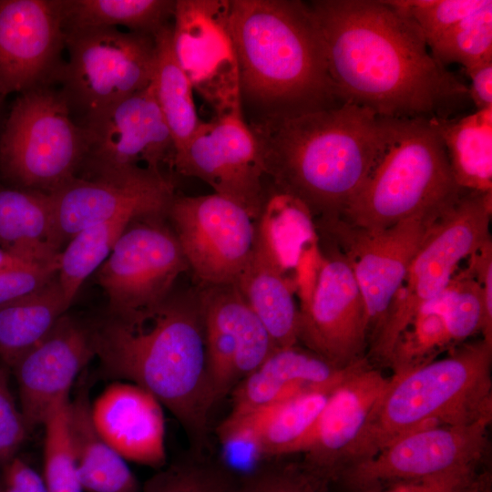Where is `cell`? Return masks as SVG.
<instances>
[{
    "label": "cell",
    "instance_id": "60d3db41",
    "mask_svg": "<svg viewBox=\"0 0 492 492\" xmlns=\"http://www.w3.org/2000/svg\"><path fill=\"white\" fill-rule=\"evenodd\" d=\"M237 492H322L298 465L269 464L240 477Z\"/></svg>",
    "mask_w": 492,
    "mask_h": 492
},
{
    "label": "cell",
    "instance_id": "f1b7e54d",
    "mask_svg": "<svg viewBox=\"0 0 492 492\" xmlns=\"http://www.w3.org/2000/svg\"><path fill=\"white\" fill-rule=\"evenodd\" d=\"M67 407V427L82 489L87 492H140L126 460L99 435L91 416L86 384Z\"/></svg>",
    "mask_w": 492,
    "mask_h": 492
},
{
    "label": "cell",
    "instance_id": "f546056e",
    "mask_svg": "<svg viewBox=\"0 0 492 492\" xmlns=\"http://www.w3.org/2000/svg\"><path fill=\"white\" fill-rule=\"evenodd\" d=\"M235 285L265 327L275 349L298 344L295 292L255 247Z\"/></svg>",
    "mask_w": 492,
    "mask_h": 492
},
{
    "label": "cell",
    "instance_id": "4316f807",
    "mask_svg": "<svg viewBox=\"0 0 492 492\" xmlns=\"http://www.w3.org/2000/svg\"><path fill=\"white\" fill-rule=\"evenodd\" d=\"M256 222L257 249L290 283L300 299L308 292L304 274L305 245L314 244V223L308 209L295 198L268 190L262 210Z\"/></svg>",
    "mask_w": 492,
    "mask_h": 492
},
{
    "label": "cell",
    "instance_id": "74e56055",
    "mask_svg": "<svg viewBox=\"0 0 492 492\" xmlns=\"http://www.w3.org/2000/svg\"><path fill=\"white\" fill-rule=\"evenodd\" d=\"M68 402L67 396L55 404L43 424V480L47 492L83 491L67 427Z\"/></svg>",
    "mask_w": 492,
    "mask_h": 492
},
{
    "label": "cell",
    "instance_id": "f6af8a7d",
    "mask_svg": "<svg viewBox=\"0 0 492 492\" xmlns=\"http://www.w3.org/2000/svg\"><path fill=\"white\" fill-rule=\"evenodd\" d=\"M6 488L2 492H47L43 477L20 458H12L5 468Z\"/></svg>",
    "mask_w": 492,
    "mask_h": 492
},
{
    "label": "cell",
    "instance_id": "ac0fdd59",
    "mask_svg": "<svg viewBox=\"0 0 492 492\" xmlns=\"http://www.w3.org/2000/svg\"><path fill=\"white\" fill-rule=\"evenodd\" d=\"M229 5L230 0H176L172 17L175 56L215 114L241 108Z\"/></svg>",
    "mask_w": 492,
    "mask_h": 492
},
{
    "label": "cell",
    "instance_id": "8d00e7d4",
    "mask_svg": "<svg viewBox=\"0 0 492 492\" xmlns=\"http://www.w3.org/2000/svg\"><path fill=\"white\" fill-rule=\"evenodd\" d=\"M428 48L445 67L458 63L467 69L492 60V2L456 23Z\"/></svg>",
    "mask_w": 492,
    "mask_h": 492
},
{
    "label": "cell",
    "instance_id": "d6986e66",
    "mask_svg": "<svg viewBox=\"0 0 492 492\" xmlns=\"http://www.w3.org/2000/svg\"><path fill=\"white\" fill-rule=\"evenodd\" d=\"M208 374L218 400L275 350L235 284L199 287Z\"/></svg>",
    "mask_w": 492,
    "mask_h": 492
},
{
    "label": "cell",
    "instance_id": "e0dca14e",
    "mask_svg": "<svg viewBox=\"0 0 492 492\" xmlns=\"http://www.w3.org/2000/svg\"><path fill=\"white\" fill-rule=\"evenodd\" d=\"M390 377L365 356L350 367L333 390L299 453L302 461L298 466L321 491L353 464Z\"/></svg>",
    "mask_w": 492,
    "mask_h": 492
},
{
    "label": "cell",
    "instance_id": "f35d334b",
    "mask_svg": "<svg viewBox=\"0 0 492 492\" xmlns=\"http://www.w3.org/2000/svg\"><path fill=\"white\" fill-rule=\"evenodd\" d=\"M417 26L427 46L462 19L487 6L491 0L389 1Z\"/></svg>",
    "mask_w": 492,
    "mask_h": 492
},
{
    "label": "cell",
    "instance_id": "ee69618b",
    "mask_svg": "<svg viewBox=\"0 0 492 492\" xmlns=\"http://www.w3.org/2000/svg\"><path fill=\"white\" fill-rule=\"evenodd\" d=\"M467 269L479 282L484 296V316L480 333L492 344V241L488 240L481 249L468 258Z\"/></svg>",
    "mask_w": 492,
    "mask_h": 492
},
{
    "label": "cell",
    "instance_id": "bcb514c9",
    "mask_svg": "<svg viewBox=\"0 0 492 492\" xmlns=\"http://www.w3.org/2000/svg\"><path fill=\"white\" fill-rule=\"evenodd\" d=\"M465 70L471 81L469 97L477 110L492 108V60Z\"/></svg>",
    "mask_w": 492,
    "mask_h": 492
},
{
    "label": "cell",
    "instance_id": "ffe728a7",
    "mask_svg": "<svg viewBox=\"0 0 492 492\" xmlns=\"http://www.w3.org/2000/svg\"><path fill=\"white\" fill-rule=\"evenodd\" d=\"M65 38L61 0H0V97L55 79Z\"/></svg>",
    "mask_w": 492,
    "mask_h": 492
},
{
    "label": "cell",
    "instance_id": "44dd1931",
    "mask_svg": "<svg viewBox=\"0 0 492 492\" xmlns=\"http://www.w3.org/2000/svg\"><path fill=\"white\" fill-rule=\"evenodd\" d=\"M51 194L61 245L93 224L122 216L166 215L176 196L165 174L75 177Z\"/></svg>",
    "mask_w": 492,
    "mask_h": 492
},
{
    "label": "cell",
    "instance_id": "7402d4cb",
    "mask_svg": "<svg viewBox=\"0 0 492 492\" xmlns=\"http://www.w3.org/2000/svg\"><path fill=\"white\" fill-rule=\"evenodd\" d=\"M483 316L481 285L467 268L456 272L400 333L385 365L400 374L436 359L480 333Z\"/></svg>",
    "mask_w": 492,
    "mask_h": 492
},
{
    "label": "cell",
    "instance_id": "6da1fadb",
    "mask_svg": "<svg viewBox=\"0 0 492 492\" xmlns=\"http://www.w3.org/2000/svg\"><path fill=\"white\" fill-rule=\"evenodd\" d=\"M309 5L344 102L382 118L446 119L471 101L468 87L432 56L417 26L389 1Z\"/></svg>",
    "mask_w": 492,
    "mask_h": 492
},
{
    "label": "cell",
    "instance_id": "e575fe53",
    "mask_svg": "<svg viewBox=\"0 0 492 492\" xmlns=\"http://www.w3.org/2000/svg\"><path fill=\"white\" fill-rule=\"evenodd\" d=\"M136 219L122 216L93 224L67 241L59 253L56 277L68 307L82 283L107 260L119 236Z\"/></svg>",
    "mask_w": 492,
    "mask_h": 492
},
{
    "label": "cell",
    "instance_id": "9c48e42d",
    "mask_svg": "<svg viewBox=\"0 0 492 492\" xmlns=\"http://www.w3.org/2000/svg\"><path fill=\"white\" fill-rule=\"evenodd\" d=\"M67 61L55 79L70 108L84 117L104 109L146 88L152 81L156 46L154 36L91 28L65 31Z\"/></svg>",
    "mask_w": 492,
    "mask_h": 492
},
{
    "label": "cell",
    "instance_id": "f907efd6",
    "mask_svg": "<svg viewBox=\"0 0 492 492\" xmlns=\"http://www.w3.org/2000/svg\"><path fill=\"white\" fill-rule=\"evenodd\" d=\"M0 492H2V491L0 490Z\"/></svg>",
    "mask_w": 492,
    "mask_h": 492
},
{
    "label": "cell",
    "instance_id": "3957f363",
    "mask_svg": "<svg viewBox=\"0 0 492 492\" xmlns=\"http://www.w3.org/2000/svg\"><path fill=\"white\" fill-rule=\"evenodd\" d=\"M241 110L257 124L346 102L329 71L321 27L299 0H230Z\"/></svg>",
    "mask_w": 492,
    "mask_h": 492
},
{
    "label": "cell",
    "instance_id": "52a82bcc",
    "mask_svg": "<svg viewBox=\"0 0 492 492\" xmlns=\"http://www.w3.org/2000/svg\"><path fill=\"white\" fill-rule=\"evenodd\" d=\"M84 129L62 92L31 87L14 101L0 135V170L21 189L52 193L77 176Z\"/></svg>",
    "mask_w": 492,
    "mask_h": 492
},
{
    "label": "cell",
    "instance_id": "4dcf8cb0",
    "mask_svg": "<svg viewBox=\"0 0 492 492\" xmlns=\"http://www.w3.org/2000/svg\"><path fill=\"white\" fill-rule=\"evenodd\" d=\"M56 276L39 289L0 304V358L15 363L53 329L68 309Z\"/></svg>",
    "mask_w": 492,
    "mask_h": 492
},
{
    "label": "cell",
    "instance_id": "1f68e13d",
    "mask_svg": "<svg viewBox=\"0 0 492 492\" xmlns=\"http://www.w3.org/2000/svg\"><path fill=\"white\" fill-rule=\"evenodd\" d=\"M434 121L459 187L470 191H491L492 108L461 118Z\"/></svg>",
    "mask_w": 492,
    "mask_h": 492
},
{
    "label": "cell",
    "instance_id": "7c38bea8",
    "mask_svg": "<svg viewBox=\"0 0 492 492\" xmlns=\"http://www.w3.org/2000/svg\"><path fill=\"white\" fill-rule=\"evenodd\" d=\"M167 216L199 287L235 284L255 245L256 222L216 193L175 196Z\"/></svg>",
    "mask_w": 492,
    "mask_h": 492
},
{
    "label": "cell",
    "instance_id": "2e32d148",
    "mask_svg": "<svg viewBox=\"0 0 492 492\" xmlns=\"http://www.w3.org/2000/svg\"><path fill=\"white\" fill-rule=\"evenodd\" d=\"M298 343L345 368L366 356L363 297L340 250L320 257L314 282L299 306Z\"/></svg>",
    "mask_w": 492,
    "mask_h": 492
},
{
    "label": "cell",
    "instance_id": "4fadbf2b",
    "mask_svg": "<svg viewBox=\"0 0 492 492\" xmlns=\"http://www.w3.org/2000/svg\"><path fill=\"white\" fill-rule=\"evenodd\" d=\"M172 169L210 185L257 220L268 196L259 142L241 108L215 114L175 155Z\"/></svg>",
    "mask_w": 492,
    "mask_h": 492
},
{
    "label": "cell",
    "instance_id": "7dc6e473",
    "mask_svg": "<svg viewBox=\"0 0 492 492\" xmlns=\"http://www.w3.org/2000/svg\"><path fill=\"white\" fill-rule=\"evenodd\" d=\"M27 265L36 264L20 259L0 247V271Z\"/></svg>",
    "mask_w": 492,
    "mask_h": 492
},
{
    "label": "cell",
    "instance_id": "ba28073f",
    "mask_svg": "<svg viewBox=\"0 0 492 492\" xmlns=\"http://www.w3.org/2000/svg\"><path fill=\"white\" fill-rule=\"evenodd\" d=\"M492 194L465 190L432 225L366 354L385 365L400 333L417 311L450 282L458 263L490 240Z\"/></svg>",
    "mask_w": 492,
    "mask_h": 492
},
{
    "label": "cell",
    "instance_id": "ab89813d",
    "mask_svg": "<svg viewBox=\"0 0 492 492\" xmlns=\"http://www.w3.org/2000/svg\"><path fill=\"white\" fill-rule=\"evenodd\" d=\"M483 464L462 465L435 475L388 482L358 492H477L491 477L488 471L482 469Z\"/></svg>",
    "mask_w": 492,
    "mask_h": 492
},
{
    "label": "cell",
    "instance_id": "83f0119b",
    "mask_svg": "<svg viewBox=\"0 0 492 492\" xmlns=\"http://www.w3.org/2000/svg\"><path fill=\"white\" fill-rule=\"evenodd\" d=\"M61 246L51 194L0 185V247L45 264L58 259Z\"/></svg>",
    "mask_w": 492,
    "mask_h": 492
},
{
    "label": "cell",
    "instance_id": "681fc988",
    "mask_svg": "<svg viewBox=\"0 0 492 492\" xmlns=\"http://www.w3.org/2000/svg\"><path fill=\"white\" fill-rule=\"evenodd\" d=\"M4 100L5 98L0 97V135H1V131L3 128L4 122H5V119H3V114H2Z\"/></svg>",
    "mask_w": 492,
    "mask_h": 492
},
{
    "label": "cell",
    "instance_id": "836d02e7",
    "mask_svg": "<svg viewBox=\"0 0 492 492\" xmlns=\"http://www.w3.org/2000/svg\"><path fill=\"white\" fill-rule=\"evenodd\" d=\"M172 0H61L65 31L127 27L154 36L169 24Z\"/></svg>",
    "mask_w": 492,
    "mask_h": 492
},
{
    "label": "cell",
    "instance_id": "7bdbcfd3",
    "mask_svg": "<svg viewBox=\"0 0 492 492\" xmlns=\"http://www.w3.org/2000/svg\"><path fill=\"white\" fill-rule=\"evenodd\" d=\"M26 433L21 411L16 408L5 372L0 368V461L12 459Z\"/></svg>",
    "mask_w": 492,
    "mask_h": 492
},
{
    "label": "cell",
    "instance_id": "30bf717a",
    "mask_svg": "<svg viewBox=\"0 0 492 492\" xmlns=\"http://www.w3.org/2000/svg\"><path fill=\"white\" fill-rule=\"evenodd\" d=\"M87 177L165 174L176 154L173 137L156 100L153 86L83 117ZM166 175V174H165Z\"/></svg>",
    "mask_w": 492,
    "mask_h": 492
},
{
    "label": "cell",
    "instance_id": "d4e9b609",
    "mask_svg": "<svg viewBox=\"0 0 492 492\" xmlns=\"http://www.w3.org/2000/svg\"><path fill=\"white\" fill-rule=\"evenodd\" d=\"M351 365L340 368L299 343L275 349L232 389L231 411L216 432L303 389L333 383Z\"/></svg>",
    "mask_w": 492,
    "mask_h": 492
},
{
    "label": "cell",
    "instance_id": "8fae6325",
    "mask_svg": "<svg viewBox=\"0 0 492 492\" xmlns=\"http://www.w3.org/2000/svg\"><path fill=\"white\" fill-rule=\"evenodd\" d=\"M166 215L141 217L129 223L97 269V280L112 316L149 310L171 292L188 263Z\"/></svg>",
    "mask_w": 492,
    "mask_h": 492
},
{
    "label": "cell",
    "instance_id": "d590c367",
    "mask_svg": "<svg viewBox=\"0 0 492 492\" xmlns=\"http://www.w3.org/2000/svg\"><path fill=\"white\" fill-rule=\"evenodd\" d=\"M239 481L225 465L192 452L151 477L140 492H237Z\"/></svg>",
    "mask_w": 492,
    "mask_h": 492
},
{
    "label": "cell",
    "instance_id": "cb8c5ba5",
    "mask_svg": "<svg viewBox=\"0 0 492 492\" xmlns=\"http://www.w3.org/2000/svg\"><path fill=\"white\" fill-rule=\"evenodd\" d=\"M162 407L142 387L117 382L91 404V416L99 435L126 461L162 467L166 463Z\"/></svg>",
    "mask_w": 492,
    "mask_h": 492
},
{
    "label": "cell",
    "instance_id": "277c9868",
    "mask_svg": "<svg viewBox=\"0 0 492 492\" xmlns=\"http://www.w3.org/2000/svg\"><path fill=\"white\" fill-rule=\"evenodd\" d=\"M269 188L300 200L313 221L340 218L383 150L388 118L352 103L249 125Z\"/></svg>",
    "mask_w": 492,
    "mask_h": 492
},
{
    "label": "cell",
    "instance_id": "603a6c76",
    "mask_svg": "<svg viewBox=\"0 0 492 492\" xmlns=\"http://www.w3.org/2000/svg\"><path fill=\"white\" fill-rule=\"evenodd\" d=\"M95 355L94 331L65 313L15 363L12 368L27 431L43 425L53 405L69 396L75 379Z\"/></svg>",
    "mask_w": 492,
    "mask_h": 492
},
{
    "label": "cell",
    "instance_id": "5b68a950",
    "mask_svg": "<svg viewBox=\"0 0 492 492\" xmlns=\"http://www.w3.org/2000/svg\"><path fill=\"white\" fill-rule=\"evenodd\" d=\"M491 364L492 344L481 338L461 343L443 358L393 374L351 466L421 427L492 419Z\"/></svg>",
    "mask_w": 492,
    "mask_h": 492
},
{
    "label": "cell",
    "instance_id": "b9f144b4",
    "mask_svg": "<svg viewBox=\"0 0 492 492\" xmlns=\"http://www.w3.org/2000/svg\"><path fill=\"white\" fill-rule=\"evenodd\" d=\"M58 259L46 264L0 271V304L30 293L53 280L57 274Z\"/></svg>",
    "mask_w": 492,
    "mask_h": 492
},
{
    "label": "cell",
    "instance_id": "9a60e30c",
    "mask_svg": "<svg viewBox=\"0 0 492 492\" xmlns=\"http://www.w3.org/2000/svg\"><path fill=\"white\" fill-rule=\"evenodd\" d=\"M492 419L470 424L428 425L395 439L374 456L344 469L334 483L347 492L435 475L484 462Z\"/></svg>",
    "mask_w": 492,
    "mask_h": 492
},
{
    "label": "cell",
    "instance_id": "d6a6232c",
    "mask_svg": "<svg viewBox=\"0 0 492 492\" xmlns=\"http://www.w3.org/2000/svg\"><path fill=\"white\" fill-rule=\"evenodd\" d=\"M154 39L156 57L151 84L178 153L195 135L203 121L198 117L193 87L173 51L172 24L159 29L154 35Z\"/></svg>",
    "mask_w": 492,
    "mask_h": 492
},
{
    "label": "cell",
    "instance_id": "c3c4849f",
    "mask_svg": "<svg viewBox=\"0 0 492 492\" xmlns=\"http://www.w3.org/2000/svg\"><path fill=\"white\" fill-rule=\"evenodd\" d=\"M477 492H491V477L485 481Z\"/></svg>",
    "mask_w": 492,
    "mask_h": 492
},
{
    "label": "cell",
    "instance_id": "484cf974",
    "mask_svg": "<svg viewBox=\"0 0 492 492\" xmlns=\"http://www.w3.org/2000/svg\"><path fill=\"white\" fill-rule=\"evenodd\" d=\"M346 373L333 383L303 389L256 412L217 433L218 438L222 444L246 443L260 459L299 454L333 390Z\"/></svg>",
    "mask_w": 492,
    "mask_h": 492
},
{
    "label": "cell",
    "instance_id": "7a4b0ae2",
    "mask_svg": "<svg viewBox=\"0 0 492 492\" xmlns=\"http://www.w3.org/2000/svg\"><path fill=\"white\" fill-rule=\"evenodd\" d=\"M94 335L105 370L150 393L180 424L193 452L203 453L219 400L207 370L198 291L112 316Z\"/></svg>",
    "mask_w": 492,
    "mask_h": 492
},
{
    "label": "cell",
    "instance_id": "5bb4252c",
    "mask_svg": "<svg viewBox=\"0 0 492 492\" xmlns=\"http://www.w3.org/2000/svg\"><path fill=\"white\" fill-rule=\"evenodd\" d=\"M443 214L415 216L377 230L352 227L340 219L314 221L318 231L343 247V252L340 251L353 270L364 304L368 347L378 333L412 260L432 225Z\"/></svg>",
    "mask_w": 492,
    "mask_h": 492
},
{
    "label": "cell",
    "instance_id": "8992f818",
    "mask_svg": "<svg viewBox=\"0 0 492 492\" xmlns=\"http://www.w3.org/2000/svg\"><path fill=\"white\" fill-rule=\"evenodd\" d=\"M465 190L434 119L388 118L376 164L337 219L355 228L384 229L415 216L441 215Z\"/></svg>",
    "mask_w": 492,
    "mask_h": 492
}]
</instances>
